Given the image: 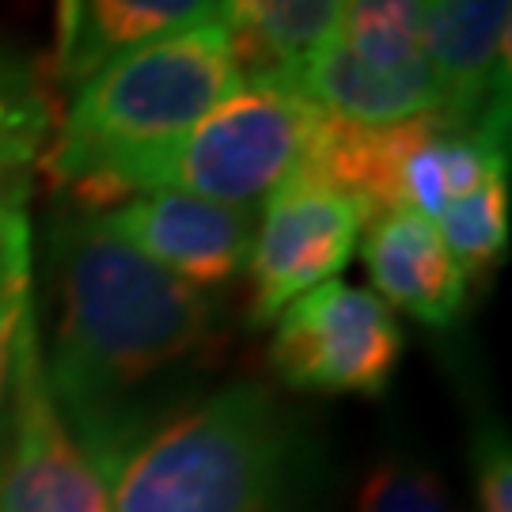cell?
<instances>
[{"instance_id":"cell-15","label":"cell","mask_w":512,"mask_h":512,"mask_svg":"<svg viewBox=\"0 0 512 512\" xmlns=\"http://www.w3.org/2000/svg\"><path fill=\"white\" fill-rule=\"evenodd\" d=\"M429 0H346L338 42L376 73H406L425 65Z\"/></svg>"},{"instance_id":"cell-1","label":"cell","mask_w":512,"mask_h":512,"mask_svg":"<svg viewBox=\"0 0 512 512\" xmlns=\"http://www.w3.org/2000/svg\"><path fill=\"white\" fill-rule=\"evenodd\" d=\"M54 334L46 387L99 478L179 406L202 395L220 349L213 296L160 270L95 213L50 236Z\"/></svg>"},{"instance_id":"cell-12","label":"cell","mask_w":512,"mask_h":512,"mask_svg":"<svg viewBox=\"0 0 512 512\" xmlns=\"http://www.w3.org/2000/svg\"><path fill=\"white\" fill-rule=\"evenodd\" d=\"M224 0H61L57 73L84 84L110 57L220 16Z\"/></svg>"},{"instance_id":"cell-3","label":"cell","mask_w":512,"mask_h":512,"mask_svg":"<svg viewBox=\"0 0 512 512\" xmlns=\"http://www.w3.org/2000/svg\"><path fill=\"white\" fill-rule=\"evenodd\" d=\"M323 118L285 76H243L236 92L175 141L103 167L69 194L84 213L156 190L251 209L308 167Z\"/></svg>"},{"instance_id":"cell-10","label":"cell","mask_w":512,"mask_h":512,"mask_svg":"<svg viewBox=\"0 0 512 512\" xmlns=\"http://www.w3.org/2000/svg\"><path fill=\"white\" fill-rule=\"evenodd\" d=\"M361 258L387 308L406 311L425 327H452L467 308V270L444 247L437 224L414 209L368 217Z\"/></svg>"},{"instance_id":"cell-2","label":"cell","mask_w":512,"mask_h":512,"mask_svg":"<svg viewBox=\"0 0 512 512\" xmlns=\"http://www.w3.org/2000/svg\"><path fill=\"white\" fill-rule=\"evenodd\" d=\"M103 482L110 512H311L319 448L270 387L239 380L179 406Z\"/></svg>"},{"instance_id":"cell-20","label":"cell","mask_w":512,"mask_h":512,"mask_svg":"<svg viewBox=\"0 0 512 512\" xmlns=\"http://www.w3.org/2000/svg\"><path fill=\"white\" fill-rule=\"evenodd\" d=\"M8 183H12V179H0V190H4V186H8Z\"/></svg>"},{"instance_id":"cell-14","label":"cell","mask_w":512,"mask_h":512,"mask_svg":"<svg viewBox=\"0 0 512 512\" xmlns=\"http://www.w3.org/2000/svg\"><path fill=\"white\" fill-rule=\"evenodd\" d=\"M35 323V236L27 217V183L0 190V414L16 372L23 334Z\"/></svg>"},{"instance_id":"cell-19","label":"cell","mask_w":512,"mask_h":512,"mask_svg":"<svg viewBox=\"0 0 512 512\" xmlns=\"http://www.w3.org/2000/svg\"><path fill=\"white\" fill-rule=\"evenodd\" d=\"M478 512H512V448L505 429L486 421L471 452Z\"/></svg>"},{"instance_id":"cell-4","label":"cell","mask_w":512,"mask_h":512,"mask_svg":"<svg viewBox=\"0 0 512 512\" xmlns=\"http://www.w3.org/2000/svg\"><path fill=\"white\" fill-rule=\"evenodd\" d=\"M239 80L220 16L110 57L76 84L73 107L46 156L50 179L69 190L126 156L175 141L236 92Z\"/></svg>"},{"instance_id":"cell-18","label":"cell","mask_w":512,"mask_h":512,"mask_svg":"<svg viewBox=\"0 0 512 512\" xmlns=\"http://www.w3.org/2000/svg\"><path fill=\"white\" fill-rule=\"evenodd\" d=\"M357 512H463L444 478L414 459H387L361 486Z\"/></svg>"},{"instance_id":"cell-7","label":"cell","mask_w":512,"mask_h":512,"mask_svg":"<svg viewBox=\"0 0 512 512\" xmlns=\"http://www.w3.org/2000/svg\"><path fill=\"white\" fill-rule=\"evenodd\" d=\"M0 512H110L107 482L80 452L46 387L38 323L19 342L0 414Z\"/></svg>"},{"instance_id":"cell-8","label":"cell","mask_w":512,"mask_h":512,"mask_svg":"<svg viewBox=\"0 0 512 512\" xmlns=\"http://www.w3.org/2000/svg\"><path fill=\"white\" fill-rule=\"evenodd\" d=\"M95 217L137 255L202 293L232 285L255 243V209L171 190L137 194Z\"/></svg>"},{"instance_id":"cell-6","label":"cell","mask_w":512,"mask_h":512,"mask_svg":"<svg viewBox=\"0 0 512 512\" xmlns=\"http://www.w3.org/2000/svg\"><path fill=\"white\" fill-rule=\"evenodd\" d=\"M368 213L349 194L296 171L262 205L247 274L251 327H270L304 293L334 281L357 251Z\"/></svg>"},{"instance_id":"cell-9","label":"cell","mask_w":512,"mask_h":512,"mask_svg":"<svg viewBox=\"0 0 512 512\" xmlns=\"http://www.w3.org/2000/svg\"><path fill=\"white\" fill-rule=\"evenodd\" d=\"M512 0H429L425 61L444 95V114H509Z\"/></svg>"},{"instance_id":"cell-13","label":"cell","mask_w":512,"mask_h":512,"mask_svg":"<svg viewBox=\"0 0 512 512\" xmlns=\"http://www.w3.org/2000/svg\"><path fill=\"white\" fill-rule=\"evenodd\" d=\"M346 0H224L228 27L243 76H285L338 35Z\"/></svg>"},{"instance_id":"cell-16","label":"cell","mask_w":512,"mask_h":512,"mask_svg":"<svg viewBox=\"0 0 512 512\" xmlns=\"http://www.w3.org/2000/svg\"><path fill=\"white\" fill-rule=\"evenodd\" d=\"M54 114L38 65L12 46H0V179H23L42 156Z\"/></svg>"},{"instance_id":"cell-11","label":"cell","mask_w":512,"mask_h":512,"mask_svg":"<svg viewBox=\"0 0 512 512\" xmlns=\"http://www.w3.org/2000/svg\"><path fill=\"white\" fill-rule=\"evenodd\" d=\"M285 80L311 107L353 126H395L444 110V95L429 61L406 73H376L346 54L338 38L304 57L296 69L285 73Z\"/></svg>"},{"instance_id":"cell-5","label":"cell","mask_w":512,"mask_h":512,"mask_svg":"<svg viewBox=\"0 0 512 512\" xmlns=\"http://www.w3.org/2000/svg\"><path fill=\"white\" fill-rule=\"evenodd\" d=\"M270 368L315 395H384L403 361V330L376 293L327 281L274 319Z\"/></svg>"},{"instance_id":"cell-17","label":"cell","mask_w":512,"mask_h":512,"mask_svg":"<svg viewBox=\"0 0 512 512\" xmlns=\"http://www.w3.org/2000/svg\"><path fill=\"white\" fill-rule=\"evenodd\" d=\"M433 224L467 274L494 266L509 247V175H497L452 202Z\"/></svg>"}]
</instances>
